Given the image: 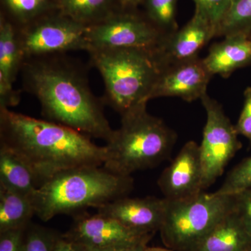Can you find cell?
I'll return each mask as SVG.
<instances>
[{
    "mask_svg": "<svg viewBox=\"0 0 251 251\" xmlns=\"http://www.w3.org/2000/svg\"><path fill=\"white\" fill-rule=\"evenodd\" d=\"M234 210L251 234V188L234 194Z\"/></svg>",
    "mask_w": 251,
    "mask_h": 251,
    "instance_id": "83f0119b",
    "label": "cell"
},
{
    "mask_svg": "<svg viewBox=\"0 0 251 251\" xmlns=\"http://www.w3.org/2000/svg\"><path fill=\"white\" fill-rule=\"evenodd\" d=\"M212 74L203 59L198 57L162 68L149 100L159 97H178L187 102L205 95Z\"/></svg>",
    "mask_w": 251,
    "mask_h": 251,
    "instance_id": "8fae6325",
    "label": "cell"
},
{
    "mask_svg": "<svg viewBox=\"0 0 251 251\" xmlns=\"http://www.w3.org/2000/svg\"><path fill=\"white\" fill-rule=\"evenodd\" d=\"M206 121L199 145L203 191L224 174L226 167L242 148L235 125L225 114L221 104L206 94L202 99Z\"/></svg>",
    "mask_w": 251,
    "mask_h": 251,
    "instance_id": "ba28073f",
    "label": "cell"
},
{
    "mask_svg": "<svg viewBox=\"0 0 251 251\" xmlns=\"http://www.w3.org/2000/svg\"><path fill=\"white\" fill-rule=\"evenodd\" d=\"M64 126L0 108V146L22 158L40 185L61 172L103 166L105 147Z\"/></svg>",
    "mask_w": 251,
    "mask_h": 251,
    "instance_id": "7a4b0ae2",
    "label": "cell"
},
{
    "mask_svg": "<svg viewBox=\"0 0 251 251\" xmlns=\"http://www.w3.org/2000/svg\"><path fill=\"white\" fill-rule=\"evenodd\" d=\"M216 28L198 10H195L191 19L182 27L163 36L155 50L161 69L199 57V52L216 37Z\"/></svg>",
    "mask_w": 251,
    "mask_h": 251,
    "instance_id": "4fadbf2b",
    "label": "cell"
},
{
    "mask_svg": "<svg viewBox=\"0 0 251 251\" xmlns=\"http://www.w3.org/2000/svg\"><path fill=\"white\" fill-rule=\"evenodd\" d=\"M202 180L199 145L191 140L162 172L158 186L164 198L175 202L191 199L203 192Z\"/></svg>",
    "mask_w": 251,
    "mask_h": 251,
    "instance_id": "7c38bea8",
    "label": "cell"
},
{
    "mask_svg": "<svg viewBox=\"0 0 251 251\" xmlns=\"http://www.w3.org/2000/svg\"><path fill=\"white\" fill-rule=\"evenodd\" d=\"M168 205V200L164 198H130L126 196L97 210L100 214L117 220L128 228L154 235L163 224Z\"/></svg>",
    "mask_w": 251,
    "mask_h": 251,
    "instance_id": "5bb4252c",
    "label": "cell"
},
{
    "mask_svg": "<svg viewBox=\"0 0 251 251\" xmlns=\"http://www.w3.org/2000/svg\"><path fill=\"white\" fill-rule=\"evenodd\" d=\"M251 34V33H250V34Z\"/></svg>",
    "mask_w": 251,
    "mask_h": 251,
    "instance_id": "d590c367",
    "label": "cell"
},
{
    "mask_svg": "<svg viewBox=\"0 0 251 251\" xmlns=\"http://www.w3.org/2000/svg\"><path fill=\"white\" fill-rule=\"evenodd\" d=\"M213 76L227 78L238 69L251 66V35L237 34L225 36L214 44L203 59Z\"/></svg>",
    "mask_w": 251,
    "mask_h": 251,
    "instance_id": "2e32d148",
    "label": "cell"
},
{
    "mask_svg": "<svg viewBox=\"0 0 251 251\" xmlns=\"http://www.w3.org/2000/svg\"><path fill=\"white\" fill-rule=\"evenodd\" d=\"M247 251H251V249H249V250H248Z\"/></svg>",
    "mask_w": 251,
    "mask_h": 251,
    "instance_id": "e575fe53",
    "label": "cell"
},
{
    "mask_svg": "<svg viewBox=\"0 0 251 251\" xmlns=\"http://www.w3.org/2000/svg\"><path fill=\"white\" fill-rule=\"evenodd\" d=\"M146 17L164 35L178 29L176 23L177 0H144Z\"/></svg>",
    "mask_w": 251,
    "mask_h": 251,
    "instance_id": "603a6c76",
    "label": "cell"
},
{
    "mask_svg": "<svg viewBox=\"0 0 251 251\" xmlns=\"http://www.w3.org/2000/svg\"><path fill=\"white\" fill-rule=\"evenodd\" d=\"M164 36L146 16L122 10L88 26L87 31L90 51L110 49L155 50Z\"/></svg>",
    "mask_w": 251,
    "mask_h": 251,
    "instance_id": "9c48e42d",
    "label": "cell"
},
{
    "mask_svg": "<svg viewBox=\"0 0 251 251\" xmlns=\"http://www.w3.org/2000/svg\"><path fill=\"white\" fill-rule=\"evenodd\" d=\"M143 251H173L171 249H168V248H161V247H149L147 246L144 249Z\"/></svg>",
    "mask_w": 251,
    "mask_h": 251,
    "instance_id": "d6a6232c",
    "label": "cell"
},
{
    "mask_svg": "<svg viewBox=\"0 0 251 251\" xmlns=\"http://www.w3.org/2000/svg\"><path fill=\"white\" fill-rule=\"evenodd\" d=\"M0 185L32 198L40 182L22 158L0 146Z\"/></svg>",
    "mask_w": 251,
    "mask_h": 251,
    "instance_id": "ac0fdd59",
    "label": "cell"
},
{
    "mask_svg": "<svg viewBox=\"0 0 251 251\" xmlns=\"http://www.w3.org/2000/svg\"><path fill=\"white\" fill-rule=\"evenodd\" d=\"M25 90L35 96L44 120L90 138H112L103 102L92 93L85 68L65 54L25 59L21 71Z\"/></svg>",
    "mask_w": 251,
    "mask_h": 251,
    "instance_id": "6da1fadb",
    "label": "cell"
},
{
    "mask_svg": "<svg viewBox=\"0 0 251 251\" xmlns=\"http://www.w3.org/2000/svg\"><path fill=\"white\" fill-rule=\"evenodd\" d=\"M90 62L105 85L103 103L123 116L146 105L161 67L154 50L140 49L92 50Z\"/></svg>",
    "mask_w": 251,
    "mask_h": 251,
    "instance_id": "5b68a950",
    "label": "cell"
},
{
    "mask_svg": "<svg viewBox=\"0 0 251 251\" xmlns=\"http://www.w3.org/2000/svg\"><path fill=\"white\" fill-rule=\"evenodd\" d=\"M88 26L64 16L50 13L26 25L17 27L24 59L71 51H90L87 39Z\"/></svg>",
    "mask_w": 251,
    "mask_h": 251,
    "instance_id": "52a82bcc",
    "label": "cell"
},
{
    "mask_svg": "<svg viewBox=\"0 0 251 251\" xmlns=\"http://www.w3.org/2000/svg\"><path fill=\"white\" fill-rule=\"evenodd\" d=\"M34 215L32 198L0 185V232L26 228Z\"/></svg>",
    "mask_w": 251,
    "mask_h": 251,
    "instance_id": "d6986e66",
    "label": "cell"
},
{
    "mask_svg": "<svg viewBox=\"0 0 251 251\" xmlns=\"http://www.w3.org/2000/svg\"><path fill=\"white\" fill-rule=\"evenodd\" d=\"M176 140V133L142 105L121 117V126L105 145L103 168L122 176L153 168L170 156Z\"/></svg>",
    "mask_w": 251,
    "mask_h": 251,
    "instance_id": "277c9868",
    "label": "cell"
},
{
    "mask_svg": "<svg viewBox=\"0 0 251 251\" xmlns=\"http://www.w3.org/2000/svg\"><path fill=\"white\" fill-rule=\"evenodd\" d=\"M25 229L0 232V251H22Z\"/></svg>",
    "mask_w": 251,
    "mask_h": 251,
    "instance_id": "f1b7e54d",
    "label": "cell"
},
{
    "mask_svg": "<svg viewBox=\"0 0 251 251\" xmlns=\"http://www.w3.org/2000/svg\"><path fill=\"white\" fill-rule=\"evenodd\" d=\"M133 188L131 176L112 173L103 166L61 172L46 180L32 197L35 215L44 222L61 214L103 207L126 197Z\"/></svg>",
    "mask_w": 251,
    "mask_h": 251,
    "instance_id": "3957f363",
    "label": "cell"
},
{
    "mask_svg": "<svg viewBox=\"0 0 251 251\" xmlns=\"http://www.w3.org/2000/svg\"><path fill=\"white\" fill-rule=\"evenodd\" d=\"M1 2L10 18L4 16L17 27L57 11L56 0H1Z\"/></svg>",
    "mask_w": 251,
    "mask_h": 251,
    "instance_id": "44dd1931",
    "label": "cell"
},
{
    "mask_svg": "<svg viewBox=\"0 0 251 251\" xmlns=\"http://www.w3.org/2000/svg\"><path fill=\"white\" fill-rule=\"evenodd\" d=\"M235 128L239 135L245 137L251 143V87L244 91V105Z\"/></svg>",
    "mask_w": 251,
    "mask_h": 251,
    "instance_id": "4316f807",
    "label": "cell"
},
{
    "mask_svg": "<svg viewBox=\"0 0 251 251\" xmlns=\"http://www.w3.org/2000/svg\"><path fill=\"white\" fill-rule=\"evenodd\" d=\"M234 209V195L215 192L203 191L191 199L168 201L159 230L162 242L173 251L191 250Z\"/></svg>",
    "mask_w": 251,
    "mask_h": 251,
    "instance_id": "8992f818",
    "label": "cell"
},
{
    "mask_svg": "<svg viewBox=\"0 0 251 251\" xmlns=\"http://www.w3.org/2000/svg\"><path fill=\"white\" fill-rule=\"evenodd\" d=\"M251 188V156L244 158L229 172L224 183L215 193L231 196Z\"/></svg>",
    "mask_w": 251,
    "mask_h": 251,
    "instance_id": "cb8c5ba5",
    "label": "cell"
},
{
    "mask_svg": "<svg viewBox=\"0 0 251 251\" xmlns=\"http://www.w3.org/2000/svg\"><path fill=\"white\" fill-rule=\"evenodd\" d=\"M120 9L122 11H133L140 4H143L144 0H117Z\"/></svg>",
    "mask_w": 251,
    "mask_h": 251,
    "instance_id": "4dcf8cb0",
    "label": "cell"
},
{
    "mask_svg": "<svg viewBox=\"0 0 251 251\" xmlns=\"http://www.w3.org/2000/svg\"><path fill=\"white\" fill-rule=\"evenodd\" d=\"M24 57L18 39L17 29L4 14L0 16V108L17 105L21 93L14 87Z\"/></svg>",
    "mask_w": 251,
    "mask_h": 251,
    "instance_id": "9a60e30c",
    "label": "cell"
},
{
    "mask_svg": "<svg viewBox=\"0 0 251 251\" xmlns=\"http://www.w3.org/2000/svg\"><path fill=\"white\" fill-rule=\"evenodd\" d=\"M59 236L52 229L30 223L25 230L22 251H53Z\"/></svg>",
    "mask_w": 251,
    "mask_h": 251,
    "instance_id": "d4e9b609",
    "label": "cell"
},
{
    "mask_svg": "<svg viewBox=\"0 0 251 251\" xmlns=\"http://www.w3.org/2000/svg\"><path fill=\"white\" fill-rule=\"evenodd\" d=\"M64 236L90 249H107L148 244L153 234L136 232L113 218L98 212L94 215L79 214Z\"/></svg>",
    "mask_w": 251,
    "mask_h": 251,
    "instance_id": "30bf717a",
    "label": "cell"
},
{
    "mask_svg": "<svg viewBox=\"0 0 251 251\" xmlns=\"http://www.w3.org/2000/svg\"><path fill=\"white\" fill-rule=\"evenodd\" d=\"M57 11L87 26L103 21L116 12L115 0H56Z\"/></svg>",
    "mask_w": 251,
    "mask_h": 251,
    "instance_id": "ffe728a7",
    "label": "cell"
},
{
    "mask_svg": "<svg viewBox=\"0 0 251 251\" xmlns=\"http://www.w3.org/2000/svg\"><path fill=\"white\" fill-rule=\"evenodd\" d=\"M250 249L251 234L234 209L188 251H247Z\"/></svg>",
    "mask_w": 251,
    "mask_h": 251,
    "instance_id": "e0dca14e",
    "label": "cell"
},
{
    "mask_svg": "<svg viewBox=\"0 0 251 251\" xmlns=\"http://www.w3.org/2000/svg\"><path fill=\"white\" fill-rule=\"evenodd\" d=\"M53 251H90V250L80 243L66 237L64 234H59V237L56 241Z\"/></svg>",
    "mask_w": 251,
    "mask_h": 251,
    "instance_id": "f546056e",
    "label": "cell"
},
{
    "mask_svg": "<svg viewBox=\"0 0 251 251\" xmlns=\"http://www.w3.org/2000/svg\"><path fill=\"white\" fill-rule=\"evenodd\" d=\"M251 32V0H231L216 36Z\"/></svg>",
    "mask_w": 251,
    "mask_h": 251,
    "instance_id": "7402d4cb",
    "label": "cell"
},
{
    "mask_svg": "<svg viewBox=\"0 0 251 251\" xmlns=\"http://www.w3.org/2000/svg\"><path fill=\"white\" fill-rule=\"evenodd\" d=\"M146 244V243H145ZM133 247L130 248H117V249H90V251H130V249Z\"/></svg>",
    "mask_w": 251,
    "mask_h": 251,
    "instance_id": "1f68e13d",
    "label": "cell"
},
{
    "mask_svg": "<svg viewBox=\"0 0 251 251\" xmlns=\"http://www.w3.org/2000/svg\"><path fill=\"white\" fill-rule=\"evenodd\" d=\"M148 244H145V243H144V244L135 246V247L132 248L130 251H143L144 249L148 246Z\"/></svg>",
    "mask_w": 251,
    "mask_h": 251,
    "instance_id": "836d02e7",
    "label": "cell"
},
{
    "mask_svg": "<svg viewBox=\"0 0 251 251\" xmlns=\"http://www.w3.org/2000/svg\"><path fill=\"white\" fill-rule=\"evenodd\" d=\"M196 9L208 18L218 28L224 18L231 0H193ZM217 34V32H216Z\"/></svg>",
    "mask_w": 251,
    "mask_h": 251,
    "instance_id": "484cf974",
    "label": "cell"
}]
</instances>
